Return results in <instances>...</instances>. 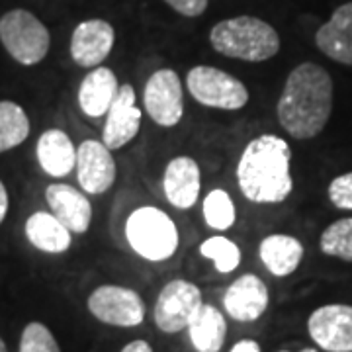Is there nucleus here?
<instances>
[{
	"instance_id": "nucleus-34",
	"label": "nucleus",
	"mask_w": 352,
	"mask_h": 352,
	"mask_svg": "<svg viewBox=\"0 0 352 352\" xmlns=\"http://www.w3.org/2000/svg\"><path fill=\"white\" fill-rule=\"evenodd\" d=\"M280 352H288V351H280ZM302 352H317V351H315V349H305V351Z\"/></svg>"
},
{
	"instance_id": "nucleus-4",
	"label": "nucleus",
	"mask_w": 352,
	"mask_h": 352,
	"mask_svg": "<svg viewBox=\"0 0 352 352\" xmlns=\"http://www.w3.org/2000/svg\"><path fill=\"white\" fill-rule=\"evenodd\" d=\"M129 247L151 263H163L178 249V229L163 210L145 206L139 208L126 221Z\"/></svg>"
},
{
	"instance_id": "nucleus-19",
	"label": "nucleus",
	"mask_w": 352,
	"mask_h": 352,
	"mask_svg": "<svg viewBox=\"0 0 352 352\" xmlns=\"http://www.w3.org/2000/svg\"><path fill=\"white\" fill-rule=\"evenodd\" d=\"M258 254L270 274L284 278L294 274L302 264L303 245L292 235L274 233L261 241Z\"/></svg>"
},
{
	"instance_id": "nucleus-9",
	"label": "nucleus",
	"mask_w": 352,
	"mask_h": 352,
	"mask_svg": "<svg viewBox=\"0 0 352 352\" xmlns=\"http://www.w3.org/2000/svg\"><path fill=\"white\" fill-rule=\"evenodd\" d=\"M145 110L155 124L163 127H175L184 113V92L180 76L173 69L155 71L143 92Z\"/></svg>"
},
{
	"instance_id": "nucleus-24",
	"label": "nucleus",
	"mask_w": 352,
	"mask_h": 352,
	"mask_svg": "<svg viewBox=\"0 0 352 352\" xmlns=\"http://www.w3.org/2000/svg\"><path fill=\"white\" fill-rule=\"evenodd\" d=\"M204 219L208 226L217 231H226L229 227H233L235 219H237V212H235V204L226 190H212L206 196Z\"/></svg>"
},
{
	"instance_id": "nucleus-13",
	"label": "nucleus",
	"mask_w": 352,
	"mask_h": 352,
	"mask_svg": "<svg viewBox=\"0 0 352 352\" xmlns=\"http://www.w3.org/2000/svg\"><path fill=\"white\" fill-rule=\"evenodd\" d=\"M113 28L106 20H85L76 25L71 38V57L76 65L92 69L110 55L113 47Z\"/></svg>"
},
{
	"instance_id": "nucleus-11",
	"label": "nucleus",
	"mask_w": 352,
	"mask_h": 352,
	"mask_svg": "<svg viewBox=\"0 0 352 352\" xmlns=\"http://www.w3.org/2000/svg\"><path fill=\"white\" fill-rule=\"evenodd\" d=\"M76 176L87 194L100 196L113 186L116 161L112 151L94 139H87L76 149Z\"/></svg>"
},
{
	"instance_id": "nucleus-2",
	"label": "nucleus",
	"mask_w": 352,
	"mask_h": 352,
	"mask_svg": "<svg viewBox=\"0 0 352 352\" xmlns=\"http://www.w3.org/2000/svg\"><path fill=\"white\" fill-rule=\"evenodd\" d=\"M292 149L286 139L264 133L247 143L237 164V184L254 204H280L294 190Z\"/></svg>"
},
{
	"instance_id": "nucleus-3",
	"label": "nucleus",
	"mask_w": 352,
	"mask_h": 352,
	"mask_svg": "<svg viewBox=\"0 0 352 352\" xmlns=\"http://www.w3.org/2000/svg\"><path fill=\"white\" fill-rule=\"evenodd\" d=\"M210 43L226 57L251 63L268 61L280 51L276 30L254 16H237L217 22L210 32Z\"/></svg>"
},
{
	"instance_id": "nucleus-27",
	"label": "nucleus",
	"mask_w": 352,
	"mask_h": 352,
	"mask_svg": "<svg viewBox=\"0 0 352 352\" xmlns=\"http://www.w3.org/2000/svg\"><path fill=\"white\" fill-rule=\"evenodd\" d=\"M20 352H61V349L50 329L43 323L34 321V323L25 325V329L22 331Z\"/></svg>"
},
{
	"instance_id": "nucleus-5",
	"label": "nucleus",
	"mask_w": 352,
	"mask_h": 352,
	"mask_svg": "<svg viewBox=\"0 0 352 352\" xmlns=\"http://www.w3.org/2000/svg\"><path fill=\"white\" fill-rule=\"evenodd\" d=\"M0 41L18 63L38 65L50 51L51 38L45 24L24 8H16L0 18Z\"/></svg>"
},
{
	"instance_id": "nucleus-30",
	"label": "nucleus",
	"mask_w": 352,
	"mask_h": 352,
	"mask_svg": "<svg viewBox=\"0 0 352 352\" xmlns=\"http://www.w3.org/2000/svg\"><path fill=\"white\" fill-rule=\"evenodd\" d=\"M229 352H261V344L252 339H243Z\"/></svg>"
},
{
	"instance_id": "nucleus-17",
	"label": "nucleus",
	"mask_w": 352,
	"mask_h": 352,
	"mask_svg": "<svg viewBox=\"0 0 352 352\" xmlns=\"http://www.w3.org/2000/svg\"><path fill=\"white\" fill-rule=\"evenodd\" d=\"M45 198L53 215L71 233H87L92 219V206L82 192L69 184H51L45 190Z\"/></svg>"
},
{
	"instance_id": "nucleus-12",
	"label": "nucleus",
	"mask_w": 352,
	"mask_h": 352,
	"mask_svg": "<svg viewBox=\"0 0 352 352\" xmlns=\"http://www.w3.org/2000/svg\"><path fill=\"white\" fill-rule=\"evenodd\" d=\"M106 124L102 133V143L113 151L122 149L139 133L141 127V110L135 104V90L131 85H122L118 96L106 113Z\"/></svg>"
},
{
	"instance_id": "nucleus-29",
	"label": "nucleus",
	"mask_w": 352,
	"mask_h": 352,
	"mask_svg": "<svg viewBox=\"0 0 352 352\" xmlns=\"http://www.w3.org/2000/svg\"><path fill=\"white\" fill-rule=\"evenodd\" d=\"M170 8H175L176 12L186 16V18H196L201 16L208 8V0H164Z\"/></svg>"
},
{
	"instance_id": "nucleus-15",
	"label": "nucleus",
	"mask_w": 352,
	"mask_h": 352,
	"mask_svg": "<svg viewBox=\"0 0 352 352\" xmlns=\"http://www.w3.org/2000/svg\"><path fill=\"white\" fill-rule=\"evenodd\" d=\"M163 188L176 210H190L200 198V166L192 157H176L164 168Z\"/></svg>"
},
{
	"instance_id": "nucleus-18",
	"label": "nucleus",
	"mask_w": 352,
	"mask_h": 352,
	"mask_svg": "<svg viewBox=\"0 0 352 352\" xmlns=\"http://www.w3.org/2000/svg\"><path fill=\"white\" fill-rule=\"evenodd\" d=\"M120 82L108 67H96L88 73L78 88V106L88 118L106 116L118 96Z\"/></svg>"
},
{
	"instance_id": "nucleus-21",
	"label": "nucleus",
	"mask_w": 352,
	"mask_h": 352,
	"mask_svg": "<svg viewBox=\"0 0 352 352\" xmlns=\"http://www.w3.org/2000/svg\"><path fill=\"white\" fill-rule=\"evenodd\" d=\"M25 237L43 252L59 254L71 247V231L47 212H36L25 221Z\"/></svg>"
},
{
	"instance_id": "nucleus-14",
	"label": "nucleus",
	"mask_w": 352,
	"mask_h": 352,
	"mask_svg": "<svg viewBox=\"0 0 352 352\" xmlns=\"http://www.w3.org/2000/svg\"><path fill=\"white\" fill-rule=\"evenodd\" d=\"M226 311L239 323L256 321L268 307V288L254 274L237 278L223 296Z\"/></svg>"
},
{
	"instance_id": "nucleus-23",
	"label": "nucleus",
	"mask_w": 352,
	"mask_h": 352,
	"mask_svg": "<svg viewBox=\"0 0 352 352\" xmlns=\"http://www.w3.org/2000/svg\"><path fill=\"white\" fill-rule=\"evenodd\" d=\"M30 135V120L16 102H0V153L24 143Z\"/></svg>"
},
{
	"instance_id": "nucleus-20",
	"label": "nucleus",
	"mask_w": 352,
	"mask_h": 352,
	"mask_svg": "<svg viewBox=\"0 0 352 352\" xmlns=\"http://www.w3.org/2000/svg\"><path fill=\"white\" fill-rule=\"evenodd\" d=\"M38 161L50 176L61 178L76 166V149L61 129H47L38 141Z\"/></svg>"
},
{
	"instance_id": "nucleus-7",
	"label": "nucleus",
	"mask_w": 352,
	"mask_h": 352,
	"mask_svg": "<svg viewBox=\"0 0 352 352\" xmlns=\"http://www.w3.org/2000/svg\"><path fill=\"white\" fill-rule=\"evenodd\" d=\"M88 311L113 327H138L145 319V303L135 289L100 286L88 296Z\"/></svg>"
},
{
	"instance_id": "nucleus-32",
	"label": "nucleus",
	"mask_w": 352,
	"mask_h": 352,
	"mask_svg": "<svg viewBox=\"0 0 352 352\" xmlns=\"http://www.w3.org/2000/svg\"><path fill=\"white\" fill-rule=\"evenodd\" d=\"M6 212H8V192H6L4 184H2V180H0V223L4 221Z\"/></svg>"
},
{
	"instance_id": "nucleus-28",
	"label": "nucleus",
	"mask_w": 352,
	"mask_h": 352,
	"mask_svg": "<svg viewBox=\"0 0 352 352\" xmlns=\"http://www.w3.org/2000/svg\"><path fill=\"white\" fill-rule=\"evenodd\" d=\"M329 200L339 210H352V173L340 175L329 184Z\"/></svg>"
},
{
	"instance_id": "nucleus-25",
	"label": "nucleus",
	"mask_w": 352,
	"mask_h": 352,
	"mask_svg": "<svg viewBox=\"0 0 352 352\" xmlns=\"http://www.w3.org/2000/svg\"><path fill=\"white\" fill-rule=\"evenodd\" d=\"M321 251L352 263V217H342L323 231L319 241Z\"/></svg>"
},
{
	"instance_id": "nucleus-8",
	"label": "nucleus",
	"mask_w": 352,
	"mask_h": 352,
	"mask_svg": "<svg viewBox=\"0 0 352 352\" xmlns=\"http://www.w3.org/2000/svg\"><path fill=\"white\" fill-rule=\"evenodd\" d=\"M201 307V292L186 280L168 282L155 303V323L163 333H178L190 325Z\"/></svg>"
},
{
	"instance_id": "nucleus-33",
	"label": "nucleus",
	"mask_w": 352,
	"mask_h": 352,
	"mask_svg": "<svg viewBox=\"0 0 352 352\" xmlns=\"http://www.w3.org/2000/svg\"><path fill=\"white\" fill-rule=\"evenodd\" d=\"M0 352H8V349H6V344H4L2 337H0Z\"/></svg>"
},
{
	"instance_id": "nucleus-22",
	"label": "nucleus",
	"mask_w": 352,
	"mask_h": 352,
	"mask_svg": "<svg viewBox=\"0 0 352 352\" xmlns=\"http://www.w3.org/2000/svg\"><path fill=\"white\" fill-rule=\"evenodd\" d=\"M190 340L198 352H219L227 335V323L223 314L208 303H201L198 314L188 325Z\"/></svg>"
},
{
	"instance_id": "nucleus-31",
	"label": "nucleus",
	"mask_w": 352,
	"mask_h": 352,
	"mask_svg": "<svg viewBox=\"0 0 352 352\" xmlns=\"http://www.w3.org/2000/svg\"><path fill=\"white\" fill-rule=\"evenodd\" d=\"M122 352H153V349L147 340H133V342H129L127 346H124V351Z\"/></svg>"
},
{
	"instance_id": "nucleus-1",
	"label": "nucleus",
	"mask_w": 352,
	"mask_h": 352,
	"mask_svg": "<svg viewBox=\"0 0 352 352\" xmlns=\"http://www.w3.org/2000/svg\"><path fill=\"white\" fill-rule=\"evenodd\" d=\"M333 112V80L317 63L298 65L286 78L276 113L280 126L296 139L317 138Z\"/></svg>"
},
{
	"instance_id": "nucleus-26",
	"label": "nucleus",
	"mask_w": 352,
	"mask_h": 352,
	"mask_svg": "<svg viewBox=\"0 0 352 352\" xmlns=\"http://www.w3.org/2000/svg\"><path fill=\"white\" fill-rule=\"evenodd\" d=\"M200 254L210 258L221 274L237 270L241 264L239 247L227 237H210L206 243H201Z\"/></svg>"
},
{
	"instance_id": "nucleus-10",
	"label": "nucleus",
	"mask_w": 352,
	"mask_h": 352,
	"mask_svg": "<svg viewBox=\"0 0 352 352\" xmlns=\"http://www.w3.org/2000/svg\"><path fill=\"white\" fill-rule=\"evenodd\" d=\"M307 331L327 352H352V305L331 303L309 315Z\"/></svg>"
},
{
	"instance_id": "nucleus-6",
	"label": "nucleus",
	"mask_w": 352,
	"mask_h": 352,
	"mask_svg": "<svg viewBox=\"0 0 352 352\" xmlns=\"http://www.w3.org/2000/svg\"><path fill=\"white\" fill-rule=\"evenodd\" d=\"M186 87L192 98L208 108L241 110L249 102V90L239 78L210 65H198L190 69Z\"/></svg>"
},
{
	"instance_id": "nucleus-16",
	"label": "nucleus",
	"mask_w": 352,
	"mask_h": 352,
	"mask_svg": "<svg viewBox=\"0 0 352 352\" xmlns=\"http://www.w3.org/2000/svg\"><path fill=\"white\" fill-rule=\"evenodd\" d=\"M315 43L329 59L352 67V2L339 6L331 20L317 30Z\"/></svg>"
}]
</instances>
